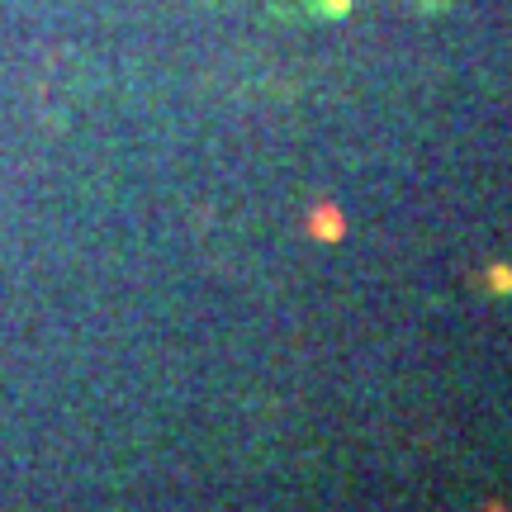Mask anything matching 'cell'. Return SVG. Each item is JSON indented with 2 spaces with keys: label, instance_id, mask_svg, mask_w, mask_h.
<instances>
[{
  "label": "cell",
  "instance_id": "6da1fadb",
  "mask_svg": "<svg viewBox=\"0 0 512 512\" xmlns=\"http://www.w3.org/2000/svg\"><path fill=\"white\" fill-rule=\"evenodd\" d=\"M309 233L318 242H342L347 238V219H342V209H337V204H313L309 209Z\"/></svg>",
  "mask_w": 512,
  "mask_h": 512
},
{
  "label": "cell",
  "instance_id": "7a4b0ae2",
  "mask_svg": "<svg viewBox=\"0 0 512 512\" xmlns=\"http://www.w3.org/2000/svg\"><path fill=\"white\" fill-rule=\"evenodd\" d=\"M484 285H489V294H512V266H489Z\"/></svg>",
  "mask_w": 512,
  "mask_h": 512
},
{
  "label": "cell",
  "instance_id": "3957f363",
  "mask_svg": "<svg viewBox=\"0 0 512 512\" xmlns=\"http://www.w3.org/2000/svg\"><path fill=\"white\" fill-rule=\"evenodd\" d=\"M323 10H328L332 19H342V15L351 10V0H323Z\"/></svg>",
  "mask_w": 512,
  "mask_h": 512
},
{
  "label": "cell",
  "instance_id": "277c9868",
  "mask_svg": "<svg viewBox=\"0 0 512 512\" xmlns=\"http://www.w3.org/2000/svg\"><path fill=\"white\" fill-rule=\"evenodd\" d=\"M489 512H503V508H489Z\"/></svg>",
  "mask_w": 512,
  "mask_h": 512
}]
</instances>
